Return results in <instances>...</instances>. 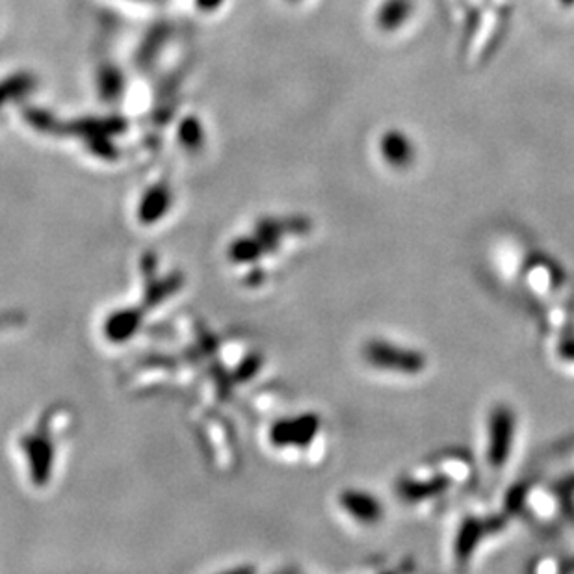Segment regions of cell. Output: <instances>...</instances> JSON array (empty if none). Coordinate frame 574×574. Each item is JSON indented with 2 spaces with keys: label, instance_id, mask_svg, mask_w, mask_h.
<instances>
[{
  "label": "cell",
  "instance_id": "6da1fadb",
  "mask_svg": "<svg viewBox=\"0 0 574 574\" xmlns=\"http://www.w3.org/2000/svg\"><path fill=\"white\" fill-rule=\"evenodd\" d=\"M367 359L378 369L393 374L414 376L426 369V359L413 350L390 344V343H372L367 346Z\"/></svg>",
  "mask_w": 574,
  "mask_h": 574
},
{
  "label": "cell",
  "instance_id": "5b68a950",
  "mask_svg": "<svg viewBox=\"0 0 574 574\" xmlns=\"http://www.w3.org/2000/svg\"><path fill=\"white\" fill-rule=\"evenodd\" d=\"M346 504L350 511L355 513L361 520H364V523H376L378 518H381V504L372 494L352 492L346 499Z\"/></svg>",
  "mask_w": 574,
  "mask_h": 574
},
{
  "label": "cell",
  "instance_id": "8992f818",
  "mask_svg": "<svg viewBox=\"0 0 574 574\" xmlns=\"http://www.w3.org/2000/svg\"><path fill=\"white\" fill-rule=\"evenodd\" d=\"M561 4H565V6H572L574 4V0H560Z\"/></svg>",
  "mask_w": 574,
  "mask_h": 574
},
{
  "label": "cell",
  "instance_id": "3957f363",
  "mask_svg": "<svg viewBox=\"0 0 574 574\" xmlns=\"http://www.w3.org/2000/svg\"><path fill=\"white\" fill-rule=\"evenodd\" d=\"M383 161L393 168H407L414 161V145L402 130H387L379 140Z\"/></svg>",
  "mask_w": 574,
  "mask_h": 574
},
{
  "label": "cell",
  "instance_id": "7a4b0ae2",
  "mask_svg": "<svg viewBox=\"0 0 574 574\" xmlns=\"http://www.w3.org/2000/svg\"><path fill=\"white\" fill-rule=\"evenodd\" d=\"M515 439V414L509 407L500 405L492 411L489 424L487 457L492 468H500L509 459Z\"/></svg>",
  "mask_w": 574,
  "mask_h": 574
},
{
  "label": "cell",
  "instance_id": "277c9868",
  "mask_svg": "<svg viewBox=\"0 0 574 574\" xmlns=\"http://www.w3.org/2000/svg\"><path fill=\"white\" fill-rule=\"evenodd\" d=\"M413 15V0H383L376 13L379 30L395 32L409 21Z\"/></svg>",
  "mask_w": 574,
  "mask_h": 574
}]
</instances>
